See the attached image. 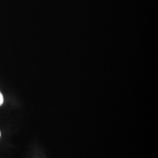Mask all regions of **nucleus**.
I'll list each match as a JSON object with an SVG mask.
<instances>
[{
  "mask_svg": "<svg viewBox=\"0 0 158 158\" xmlns=\"http://www.w3.org/2000/svg\"><path fill=\"white\" fill-rule=\"evenodd\" d=\"M0 136H1V133H0Z\"/></svg>",
  "mask_w": 158,
  "mask_h": 158,
  "instance_id": "f03ea898",
  "label": "nucleus"
},
{
  "mask_svg": "<svg viewBox=\"0 0 158 158\" xmlns=\"http://www.w3.org/2000/svg\"><path fill=\"white\" fill-rule=\"evenodd\" d=\"M3 102H4V98H3L2 94L1 92H0V106L3 104Z\"/></svg>",
  "mask_w": 158,
  "mask_h": 158,
  "instance_id": "f257e3e1",
  "label": "nucleus"
}]
</instances>
